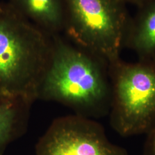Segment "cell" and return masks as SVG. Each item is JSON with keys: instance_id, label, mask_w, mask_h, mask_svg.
<instances>
[{"instance_id": "cell-1", "label": "cell", "mask_w": 155, "mask_h": 155, "mask_svg": "<svg viewBox=\"0 0 155 155\" xmlns=\"http://www.w3.org/2000/svg\"><path fill=\"white\" fill-rule=\"evenodd\" d=\"M108 66L80 47L53 43L38 100L59 103L79 116L95 120L109 114L111 86Z\"/></svg>"}, {"instance_id": "cell-2", "label": "cell", "mask_w": 155, "mask_h": 155, "mask_svg": "<svg viewBox=\"0 0 155 155\" xmlns=\"http://www.w3.org/2000/svg\"><path fill=\"white\" fill-rule=\"evenodd\" d=\"M23 18L10 4L0 3V100L32 105L38 100L53 43Z\"/></svg>"}, {"instance_id": "cell-3", "label": "cell", "mask_w": 155, "mask_h": 155, "mask_svg": "<svg viewBox=\"0 0 155 155\" xmlns=\"http://www.w3.org/2000/svg\"><path fill=\"white\" fill-rule=\"evenodd\" d=\"M111 86V126L122 137L147 134L155 128V60L108 66Z\"/></svg>"}, {"instance_id": "cell-4", "label": "cell", "mask_w": 155, "mask_h": 155, "mask_svg": "<svg viewBox=\"0 0 155 155\" xmlns=\"http://www.w3.org/2000/svg\"><path fill=\"white\" fill-rule=\"evenodd\" d=\"M71 35L109 66L120 60L127 18L120 0H66Z\"/></svg>"}, {"instance_id": "cell-5", "label": "cell", "mask_w": 155, "mask_h": 155, "mask_svg": "<svg viewBox=\"0 0 155 155\" xmlns=\"http://www.w3.org/2000/svg\"><path fill=\"white\" fill-rule=\"evenodd\" d=\"M35 155H129L109 140L95 120L76 114L56 118L39 139Z\"/></svg>"}, {"instance_id": "cell-6", "label": "cell", "mask_w": 155, "mask_h": 155, "mask_svg": "<svg viewBox=\"0 0 155 155\" xmlns=\"http://www.w3.org/2000/svg\"><path fill=\"white\" fill-rule=\"evenodd\" d=\"M32 104L18 100H0V155L21 136L28 127Z\"/></svg>"}, {"instance_id": "cell-7", "label": "cell", "mask_w": 155, "mask_h": 155, "mask_svg": "<svg viewBox=\"0 0 155 155\" xmlns=\"http://www.w3.org/2000/svg\"><path fill=\"white\" fill-rule=\"evenodd\" d=\"M10 4L22 16L25 15L43 27L55 29L61 25V0H12Z\"/></svg>"}, {"instance_id": "cell-8", "label": "cell", "mask_w": 155, "mask_h": 155, "mask_svg": "<svg viewBox=\"0 0 155 155\" xmlns=\"http://www.w3.org/2000/svg\"><path fill=\"white\" fill-rule=\"evenodd\" d=\"M127 42L139 61L155 60V2L140 18Z\"/></svg>"}, {"instance_id": "cell-9", "label": "cell", "mask_w": 155, "mask_h": 155, "mask_svg": "<svg viewBox=\"0 0 155 155\" xmlns=\"http://www.w3.org/2000/svg\"><path fill=\"white\" fill-rule=\"evenodd\" d=\"M143 155H155V128L147 134Z\"/></svg>"}, {"instance_id": "cell-10", "label": "cell", "mask_w": 155, "mask_h": 155, "mask_svg": "<svg viewBox=\"0 0 155 155\" xmlns=\"http://www.w3.org/2000/svg\"><path fill=\"white\" fill-rule=\"evenodd\" d=\"M121 2H131L133 4H140L142 2H143L144 0H120Z\"/></svg>"}]
</instances>
